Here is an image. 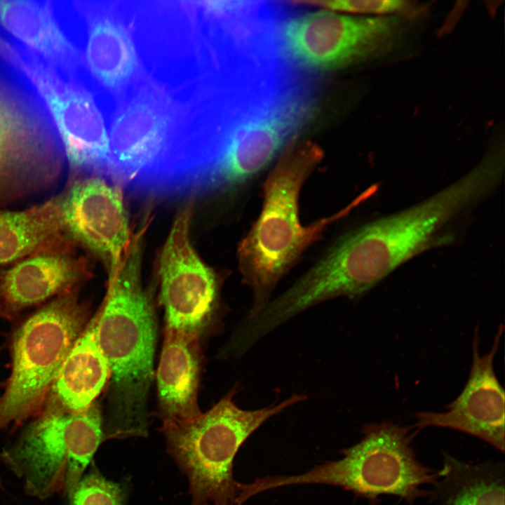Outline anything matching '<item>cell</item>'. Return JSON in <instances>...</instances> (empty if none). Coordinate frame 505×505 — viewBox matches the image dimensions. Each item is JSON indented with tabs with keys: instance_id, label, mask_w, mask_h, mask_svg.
I'll return each instance as SVG.
<instances>
[{
	"instance_id": "6da1fadb",
	"label": "cell",
	"mask_w": 505,
	"mask_h": 505,
	"mask_svg": "<svg viewBox=\"0 0 505 505\" xmlns=\"http://www.w3.org/2000/svg\"><path fill=\"white\" fill-rule=\"evenodd\" d=\"M504 163L487 154L472 170L413 206L375 220L342 236L296 283L310 307L339 297L354 298L400 265L440 241L461 213L499 184Z\"/></svg>"
},
{
	"instance_id": "7a4b0ae2",
	"label": "cell",
	"mask_w": 505,
	"mask_h": 505,
	"mask_svg": "<svg viewBox=\"0 0 505 505\" xmlns=\"http://www.w3.org/2000/svg\"><path fill=\"white\" fill-rule=\"evenodd\" d=\"M109 272L105 302L95 316L97 342L110 371L104 440L145 438L156 321L142 281L140 236Z\"/></svg>"
},
{
	"instance_id": "3957f363",
	"label": "cell",
	"mask_w": 505,
	"mask_h": 505,
	"mask_svg": "<svg viewBox=\"0 0 505 505\" xmlns=\"http://www.w3.org/2000/svg\"><path fill=\"white\" fill-rule=\"evenodd\" d=\"M322 158L319 147L294 137L266 180L262 210L238 249L242 281L252 292L245 318L256 316L267 305L277 283L304 250L344 213L309 226L299 222L301 188Z\"/></svg>"
},
{
	"instance_id": "277c9868",
	"label": "cell",
	"mask_w": 505,
	"mask_h": 505,
	"mask_svg": "<svg viewBox=\"0 0 505 505\" xmlns=\"http://www.w3.org/2000/svg\"><path fill=\"white\" fill-rule=\"evenodd\" d=\"M413 426L393 422L370 423L363 429L362 439L341 451L343 457L326 462L309 471L292 476H269L246 483L247 497L274 488L299 485L337 486L375 501L381 495H393L415 505L427 497L426 485L438 479V471L422 464L417 458L412 440L417 432Z\"/></svg>"
},
{
	"instance_id": "5b68a950",
	"label": "cell",
	"mask_w": 505,
	"mask_h": 505,
	"mask_svg": "<svg viewBox=\"0 0 505 505\" xmlns=\"http://www.w3.org/2000/svg\"><path fill=\"white\" fill-rule=\"evenodd\" d=\"M236 393L237 386L194 419L163 422L160 431L168 453L187 478L191 505H234L238 450L267 420L307 398L292 394L278 403L244 410L233 400Z\"/></svg>"
},
{
	"instance_id": "8992f818",
	"label": "cell",
	"mask_w": 505,
	"mask_h": 505,
	"mask_svg": "<svg viewBox=\"0 0 505 505\" xmlns=\"http://www.w3.org/2000/svg\"><path fill=\"white\" fill-rule=\"evenodd\" d=\"M181 118L163 89L152 83L141 86L112 122L105 177L141 194L188 192L179 158Z\"/></svg>"
},
{
	"instance_id": "52a82bcc",
	"label": "cell",
	"mask_w": 505,
	"mask_h": 505,
	"mask_svg": "<svg viewBox=\"0 0 505 505\" xmlns=\"http://www.w3.org/2000/svg\"><path fill=\"white\" fill-rule=\"evenodd\" d=\"M310 109L307 89L299 88L201 122L198 138L208 189L239 185L267 167L304 123Z\"/></svg>"
},
{
	"instance_id": "ba28073f",
	"label": "cell",
	"mask_w": 505,
	"mask_h": 505,
	"mask_svg": "<svg viewBox=\"0 0 505 505\" xmlns=\"http://www.w3.org/2000/svg\"><path fill=\"white\" fill-rule=\"evenodd\" d=\"M103 440L102 410L95 401L79 412L46 405L0 459L29 496L68 499Z\"/></svg>"
},
{
	"instance_id": "9c48e42d",
	"label": "cell",
	"mask_w": 505,
	"mask_h": 505,
	"mask_svg": "<svg viewBox=\"0 0 505 505\" xmlns=\"http://www.w3.org/2000/svg\"><path fill=\"white\" fill-rule=\"evenodd\" d=\"M76 295H59L15 332L13 367L0 398V432L38 416L69 352L87 325Z\"/></svg>"
},
{
	"instance_id": "30bf717a",
	"label": "cell",
	"mask_w": 505,
	"mask_h": 505,
	"mask_svg": "<svg viewBox=\"0 0 505 505\" xmlns=\"http://www.w3.org/2000/svg\"><path fill=\"white\" fill-rule=\"evenodd\" d=\"M398 20L319 11L283 17L279 48L293 67L328 72L380 56L395 43Z\"/></svg>"
},
{
	"instance_id": "8fae6325",
	"label": "cell",
	"mask_w": 505,
	"mask_h": 505,
	"mask_svg": "<svg viewBox=\"0 0 505 505\" xmlns=\"http://www.w3.org/2000/svg\"><path fill=\"white\" fill-rule=\"evenodd\" d=\"M22 73L29 78L50 114L70 168L85 176L105 177L109 135L90 93L24 50Z\"/></svg>"
},
{
	"instance_id": "7c38bea8",
	"label": "cell",
	"mask_w": 505,
	"mask_h": 505,
	"mask_svg": "<svg viewBox=\"0 0 505 505\" xmlns=\"http://www.w3.org/2000/svg\"><path fill=\"white\" fill-rule=\"evenodd\" d=\"M191 215L190 206L180 211L163 245L159 262L160 302L166 330L198 340L218 321L219 283L192 245Z\"/></svg>"
},
{
	"instance_id": "4fadbf2b",
	"label": "cell",
	"mask_w": 505,
	"mask_h": 505,
	"mask_svg": "<svg viewBox=\"0 0 505 505\" xmlns=\"http://www.w3.org/2000/svg\"><path fill=\"white\" fill-rule=\"evenodd\" d=\"M58 200L65 233L106 260L109 271L114 269L133 240L119 187L85 176Z\"/></svg>"
},
{
	"instance_id": "5bb4252c",
	"label": "cell",
	"mask_w": 505,
	"mask_h": 505,
	"mask_svg": "<svg viewBox=\"0 0 505 505\" xmlns=\"http://www.w3.org/2000/svg\"><path fill=\"white\" fill-rule=\"evenodd\" d=\"M504 330L499 326L490 351L480 356L478 327L472 345L473 359L467 382L443 412H418L413 425L419 431L441 427L459 431L481 439L497 450H505L504 391L494 369V360Z\"/></svg>"
},
{
	"instance_id": "9a60e30c",
	"label": "cell",
	"mask_w": 505,
	"mask_h": 505,
	"mask_svg": "<svg viewBox=\"0 0 505 505\" xmlns=\"http://www.w3.org/2000/svg\"><path fill=\"white\" fill-rule=\"evenodd\" d=\"M24 101L0 81V206L32 194L46 171V130Z\"/></svg>"
},
{
	"instance_id": "2e32d148",
	"label": "cell",
	"mask_w": 505,
	"mask_h": 505,
	"mask_svg": "<svg viewBox=\"0 0 505 505\" xmlns=\"http://www.w3.org/2000/svg\"><path fill=\"white\" fill-rule=\"evenodd\" d=\"M67 244L28 256L0 277V302L14 312L69 292L86 276V263Z\"/></svg>"
},
{
	"instance_id": "e0dca14e",
	"label": "cell",
	"mask_w": 505,
	"mask_h": 505,
	"mask_svg": "<svg viewBox=\"0 0 505 505\" xmlns=\"http://www.w3.org/2000/svg\"><path fill=\"white\" fill-rule=\"evenodd\" d=\"M86 22L85 60L94 78L115 93L136 79L140 62L135 43L122 20L103 6L76 2Z\"/></svg>"
},
{
	"instance_id": "ac0fdd59",
	"label": "cell",
	"mask_w": 505,
	"mask_h": 505,
	"mask_svg": "<svg viewBox=\"0 0 505 505\" xmlns=\"http://www.w3.org/2000/svg\"><path fill=\"white\" fill-rule=\"evenodd\" d=\"M0 26L25 50L60 74L74 78L81 56L63 32L51 2L0 0Z\"/></svg>"
},
{
	"instance_id": "d6986e66",
	"label": "cell",
	"mask_w": 505,
	"mask_h": 505,
	"mask_svg": "<svg viewBox=\"0 0 505 505\" xmlns=\"http://www.w3.org/2000/svg\"><path fill=\"white\" fill-rule=\"evenodd\" d=\"M201 371L198 340L167 330L156 372L159 415L163 421L194 419Z\"/></svg>"
},
{
	"instance_id": "ffe728a7",
	"label": "cell",
	"mask_w": 505,
	"mask_h": 505,
	"mask_svg": "<svg viewBox=\"0 0 505 505\" xmlns=\"http://www.w3.org/2000/svg\"><path fill=\"white\" fill-rule=\"evenodd\" d=\"M95 322V317L69 352L50 389L46 405L83 411L105 386L110 371L97 342Z\"/></svg>"
},
{
	"instance_id": "44dd1931",
	"label": "cell",
	"mask_w": 505,
	"mask_h": 505,
	"mask_svg": "<svg viewBox=\"0 0 505 505\" xmlns=\"http://www.w3.org/2000/svg\"><path fill=\"white\" fill-rule=\"evenodd\" d=\"M428 498L437 505H504V461L470 464L443 452Z\"/></svg>"
},
{
	"instance_id": "7402d4cb",
	"label": "cell",
	"mask_w": 505,
	"mask_h": 505,
	"mask_svg": "<svg viewBox=\"0 0 505 505\" xmlns=\"http://www.w3.org/2000/svg\"><path fill=\"white\" fill-rule=\"evenodd\" d=\"M58 198L20 211H0V264L66 244Z\"/></svg>"
},
{
	"instance_id": "603a6c76",
	"label": "cell",
	"mask_w": 505,
	"mask_h": 505,
	"mask_svg": "<svg viewBox=\"0 0 505 505\" xmlns=\"http://www.w3.org/2000/svg\"><path fill=\"white\" fill-rule=\"evenodd\" d=\"M127 495L123 483L107 479L92 461L68 501L69 505H125Z\"/></svg>"
},
{
	"instance_id": "cb8c5ba5",
	"label": "cell",
	"mask_w": 505,
	"mask_h": 505,
	"mask_svg": "<svg viewBox=\"0 0 505 505\" xmlns=\"http://www.w3.org/2000/svg\"><path fill=\"white\" fill-rule=\"evenodd\" d=\"M298 4L321 6L331 10L368 14H386L400 11L405 1L400 0H337L295 1Z\"/></svg>"
},
{
	"instance_id": "d4e9b609",
	"label": "cell",
	"mask_w": 505,
	"mask_h": 505,
	"mask_svg": "<svg viewBox=\"0 0 505 505\" xmlns=\"http://www.w3.org/2000/svg\"><path fill=\"white\" fill-rule=\"evenodd\" d=\"M0 58L21 72L23 62L21 51L18 50L1 36Z\"/></svg>"
},
{
	"instance_id": "484cf974",
	"label": "cell",
	"mask_w": 505,
	"mask_h": 505,
	"mask_svg": "<svg viewBox=\"0 0 505 505\" xmlns=\"http://www.w3.org/2000/svg\"><path fill=\"white\" fill-rule=\"evenodd\" d=\"M1 274H0V277H1ZM2 313H3V312L1 311V309H0V314H2Z\"/></svg>"
},
{
	"instance_id": "4316f807",
	"label": "cell",
	"mask_w": 505,
	"mask_h": 505,
	"mask_svg": "<svg viewBox=\"0 0 505 505\" xmlns=\"http://www.w3.org/2000/svg\"><path fill=\"white\" fill-rule=\"evenodd\" d=\"M1 487V480H0V487Z\"/></svg>"
}]
</instances>
